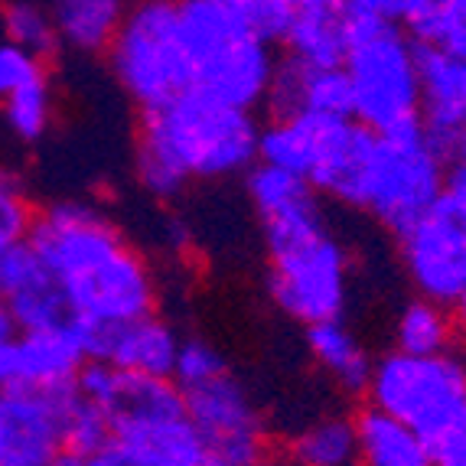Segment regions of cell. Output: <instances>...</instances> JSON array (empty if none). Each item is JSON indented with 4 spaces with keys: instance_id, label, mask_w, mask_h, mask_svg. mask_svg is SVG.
<instances>
[{
    "instance_id": "6da1fadb",
    "label": "cell",
    "mask_w": 466,
    "mask_h": 466,
    "mask_svg": "<svg viewBox=\"0 0 466 466\" xmlns=\"http://www.w3.org/2000/svg\"><path fill=\"white\" fill-rule=\"evenodd\" d=\"M26 245L59 280L78 327H121L154 313L157 278L147 258L92 202L36 209Z\"/></svg>"
},
{
    "instance_id": "7a4b0ae2",
    "label": "cell",
    "mask_w": 466,
    "mask_h": 466,
    "mask_svg": "<svg viewBox=\"0 0 466 466\" xmlns=\"http://www.w3.org/2000/svg\"><path fill=\"white\" fill-rule=\"evenodd\" d=\"M258 137L261 125L251 111L187 92L140 121L134 157L140 187L157 199H170L187 189L189 179L248 173L258 160Z\"/></svg>"
},
{
    "instance_id": "3957f363",
    "label": "cell",
    "mask_w": 466,
    "mask_h": 466,
    "mask_svg": "<svg viewBox=\"0 0 466 466\" xmlns=\"http://www.w3.org/2000/svg\"><path fill=\"white\" fill-rule=\"evenodd\" d=\"M352 121L372 134L420 125L418 46L395 20V0H342Z\"/></svg>"
},
{
    "instance_id": "277c9868",
    "label": "cell",
    "mask_w": 466,
    "mask_h": 466,
    "mask_svg": "<svg viewBox=\"0 0 466 466\" xmlns=\"http://www.w3.org/2000/svg\"><path fill=\"white\" fill-rule=\"evenodd\" d=\"M179 16L193 53V92L251 115L268 105L278 56L248 30L245 0H183Z\"/></svg>"
},
{
    "instance_id": "5b68a950",
    "label": "cell",
    "mask_w": 466,
    "mask_h": 466,
    "mask_svg": "<svg viewBox=\"0 0 466 466\" xmlns=\"http://www.w3.org/2000/svg\"><path fill=\"white\" fill-rule=\"evenodd\" d=\"M271 297L303 327L339 319L350 300V255L333 238L323 206L265 222Z\"/></svg>"
},
{
    "instance_id": "8992f818",
    "label": "cell",
    "mask_w": 466,
    "mask_h": 466,
    "mask_svg": "<svg viewBox=\"0 0 466 466\" xmlns=\"http://www.w3.org/2000/svg\"><path fill=\"white\" fill-rule=\"evenodd\" d=\"M447 160L437 154L424 127L411 125L375 134L346 206L369 212L381 226L401 235L443 199Z\"/></svg>"
},
{
    "instance_id": "52a82bcc",
    "label": "cell",
    "mask_w": 466,
    "mask_h": 466,
    "mask_svg": "<svg viewBox=\"0 0 466 466\" xmlns=\"http://www.w3.org/2000/svg\"><path fill=\"white\" fill-rule=\"evenodd\" d=\"M101 411L111 420V451L125 466H199L209 457L170 379L117 372Z\"/></svg>"
},
{
    "instance_id": "ba28073f",
    "label": "cell",
    "mask_w": 466,
    "mask_h": 466,
    "mask_svg": "<svg viewBox=\"0 0 466 466\" xmlns=\"http://www.w3.org/2000/svg\"><path fill=\"white\" fill-rule=\"evenodd\" d=\"M108 63L117 86L144 115L193 92V53L179 4L144 0L127 7L125 24L108 49Z\"/></svg>"
},
{
    "instance_id": "9c48e42d",
    "label": "cell",
    "mask_w": 466,
    "mask_h": 466,
    "mask_svg": "<svg viewBox=\"0 0 466 466\" xmlns=\"http://www.w3.org/2000/svg\"><path fill=\"white\" fill-rule=\"evenodd\" d=\"M369 408L401 420L428 443H441L466 424V362L457 352L408 356L385 352L372 362Z\"/></svg>"
},
{
    "instance_id": "30bf717a",
    "label": "cell",
    "mask_w": 466,
    "mask_h": 466,
    "mask_svg": "<svg viewBox=\"0 0 466 466\" xmlns=\"http://www.w3.org/2000/svg\"><path fill=\"white\" fill-rule=\"evenodd\" d=\"M372 137L375 134L356 125L352 117H274L271 125L261 127V137H258V164L294 173L317 193L346 202Z\"/></svg>"
},
{
    "instance_id": "8fae6325",
    "label": "cell",
    "mask_w": 466,
    "mask_h": 466,
    "mask_svg": "<svg viewBox=\"0 0 466 466\" xmlns=\"http://www.w3.org/2000/svg\"><path fill=\"white\" fill-rule=\"evenodd\" d=\"M187 418L206 453L232 466H261L268 460V424L255 398L235 375H218L183 391Z\"/></svg>"
},
{
    "instance_id": "7c38bea8",
    "label": "cell",
    "mask_w": 466,
    "mask_h": 466,
    "mask_svg": "<svg viewBox=\"0 0 466 466\" xmlns=\"http://www.w3.org/2000/svg\"><path fill=\"white\" fill-rule=\"evenodd\" d=\"M401 265L418 297L441 307H453L466 290V222L453 212L451 202L434 209L398 235Z\"/></svg>"
},
{
    "instance_id": "4fadbf2b",
    "label": "cell",
    "mask_w": 466,
    "mask_h": 466,
    "mask_svg": "<svg viewBox=\"0 0 466 466\" xmlns=\"http://www.w3.org/2000/svg\"><path fill=\"white\" fill-rule=\"evenodd\" d=\"M69 398L72 391L0 389V466H53L66 457Z\"/></svg>"
},
{
    "instance_id": "5bb4252c",
    "label": "cell",
    "mask_w": 466,
    "mask_h": 466,
    "mask_svg": "<svg viewBox=\"0 0 466 466\" xmlns=\"http://www.w3.org/2000/svg\"><path fill=\"white\" fill-rule=\"evenodd\" d=\"M0 303L14 317L16 333L76 327V313L59 280L26 241L0 258Z\"/></svg>"
},
{
    "instance_id": "9a60e30c",
    "label": "cell",
    "mask_w": 466,
    "mask_h": 466,
    "mask_svg": "<svg viewBox=\"0 0 466 466\" xmlns=\"http://www.w3.org/2000/svg\"><path fill=\"white\" fill-rule=\"evenodd\" d=\"M88 362H105L125 375L170 379L179 336L160 317H140L121 327H82Z\"/></svg>"
},
{
    "instance_id": "2e32d148",
    "label": "cell",
    "mask_w": 466,
    "mask_h": 466,
    "mask_svg": "<svg viewBox=\"0 0 466 466\" xmlns=\"http://www.w3.org/2000/svg\"><path fill=\"white\" fill-rule=\"evenodd\" d=\"M420 127L443 160H453L466 134V63L418 46Z\"/></svg>"
},
{
    "instance_id": "e0dca14e",
    "label": "cell",
    "mask_w": 466,
    "mask_h": 466,
    "mask_svg": "<svg viewBox=\"0 0 466 466\" xmlns=\"http://www.w3.org/2000/svg\"><path fill=\"white\" fill-rule=\"evenodd\" d=\"M86 362V336L78 323L20 333L14 346V385L30 391H72Z\"/></svg>"
},
{
    "instance_id": "ac0fdd59",
    "label": "cell",
    "mask_w": 466,
    "mask_h": 466,
    "mask_svg": "<svg viewBox=\"0 0 466 466\" xmlns=\"http://www.w3.org/2000/svg\"><path fill=\"white\" fill-rule=\"evenodd\" d=\"M274 117L288 115H323L352 117L350 82L342 69H307L294 59H278L271 95H268Z\"/></svg>"
},
{
    "instance_id": "d6986e66",
    "label": "cell",
    "mask_w": 466,
    "mask_h": 466,
    "mask_svg": "<svg viewBox=\"0 0 466 466\" xmlns=\"http://www.w3.org/2000/svg\"><path fill=\"white\" fill-rule=\"evenodd\" d=\"M284 49L288 59L307 69H342L346 24L339 14V0H297Z\"/></svg>"
},
{
    "instance_id": "ffe728a7",
    "label": "cell",
    "mask_w": 466,
    "mask_h": 466,
    "mask_svg": "<svg viewBox=\"0 0 466 466\" xmlns=\"http://www.w3.org/2000/svg\"><path fill=\"white\" fill-rule=\"evenodd\" d=\"M359 466H434V443L389 414L362 408L356 414Z\"/></svg>"
},
{
    "instance_id": "44dd1931",
    "label": "cell",
    "mask_w": 466,
    "mask_h": 466,
    "mask_svg": "<svg viewBox=\"0 0 466 466\" xmlns=\"http://www.w3.org/2000/svg\"><path fill=\"white\" fill-rule=\"evenodd\" d=\"M49 14H53L59 46L98 56L111 49L117 30L125 24L127 7L117 0H56Z\"/></svg>"
},
{
    "instance_id": "7402d4cb",
    "label": "cell",
    "mask_w": 466,
    "mask_h": 466,
    "mask_svg": "<svg viewBox=\"0 0 466 466\" xmlns=\"http://www.w3.org/2000/svg\"><path fill=\"white\" fill-rule=\"evenodd\" d=\"M395 20L414 46L437 49L466 63V0H395Z\"/></svg>"
},
{
    "instance_id": "603a6c76",
    "label": "cell",
    "mask_w": 466,
    "mask_h": 466,
    "mask_svg": "<svg viewBox=\"0 0 466 466\" xmlns=\"http://www.w3.org/2000/svg\"><path fill=\"white\" fill-rule=\"evenodd\" d=\"M307 350H310L313 362H317L342 391H352V395L366 391L369 375H372V359H369L366 346L356 339V333H352L342 319H329V323L307 327Z\"/></svg>"
},
{
    "instance_id": "cb8c5ba5",
    "label": "cell",
    "mask_w": 466,
    "mask_h": 466,
    "mask_svg": "<svg viewBox=\"0 0 466 466\" xmlns=\"http://www.w3.org/2000/svg\"><path fill=\"white\" fill-rule=\"evenodd\" d=\"M288 460L297 466H359L356 420L323 414L290 437Z\"/></svg>"
},
{
    "instance_id": "d4e9b609",
    "label": "cell",
    "mask_w": 466,
    "mask_h": 466,
    "mask_svg": "<svg viewBox=\"0 0 466 466\" xmlns=\"http://www.w3.org/2000/svg\"><path fill=\"white\" fill-rule=\"evenodd\" d=\"M453 339H457V323H453L451 307H441V303L418 297V300H411L398 313V352H408V356H443V352H453Z\"/></svg>"
},
{
    "instance_id": "484cf974",
    "label": "cell",
    "mask_w": 466,
    "mask_h": 466,
    "mask_svg": "<svg viewBox=\"0 0 466 466\" xmlns=\"http://www.w3.org/2000/svg\"><path fill=\"white\" fill-rule=\"evenodd\" d=\"M0 20H4V33H7V43H14L16 49L36 56L39 63L53 56L59 49V39H56L53 14L43 4H33V0H14L0 10Z\"/></svg>"
},
{
    "instance_id": "4316f807",
    "label": "cell",
    "mask_w": 466,
    "mask_h": 466,
    "mask_svg": "<svg viewBox=\"0 0 466 466\" xmlns=\"http://www.w3.org/2000/svg\"><path fill=\"white\" fill-rule=\"evenodd\" d=\"M0 111H4V121L7 127L16 134L20 140L33 144L43 134L53 127V111H56V98H53V86L49 78H36L30 86H24L20 92H14L10 98L0 101Z\"/></svg>"
},
{
    "instance_id": "83f0119b",
    "label": "cell",
    "mask_w": 466,
    "mask_h": 466,
    "mask_svg": "<svg viewBox=\"0 0 466 466\" xmlns=\"http://www.w3.org/2000/svg\"><path fill=\"white\" fill-rule=\"evenodd\" d=\"M63 441L69 457H95V453L111 451V420L108 414L95 408V404L82 401L72 391L69 408H66L63 420Z\"/></svg>"
},
{
    "instance_id": "f1b7e54d",
    "label": "cell",
    "mask_w": 466,
    "mask_h": 466,
    "mask_svg": "<svg viewBox=\"0 0 466 466\" xmlns=\"http://www.w3.org/2000/svg\"><path fill=\"white\" fill-rule=\"evenodd\" d=\"M33 218H36V206L26 193L24 179L7 167H0V255L24 245Z\"/></svg>"
},
{
    "instance_id": "f546056e",
    "label": "cell",
    "mask_w": 466,
    "mask_h": 466,
    "mask_svg": "<svg viewBox=\"0 0 466 466\" xmlns=\"http://www.w3.org/2000/svg\"><path fill=\"white\" fill-rule=\"evenodd\" d=\"M226 359L222 352L206 339H179V352L177 362H173V375L170 381L179 391H193L206 381L226 375Z\"/></svg>"
},
{
    "instance_id": "4dcf8cb0",
    "label": "cell",
    "mask_w": 466,
    "mask_h": 466,
    "mask_svg": "<svg viewBox=\"0 0 466 466\" xmlns=\"http://www.w3.org/2000/svg\"><path fill=\"white\" fill-rule=\"evenodd\" d=\"M297 0H245V16H248V30L255 33L261 43L274 46L284 43L294 20Z\"/></svg>"
},
{
    "instance_id": "1f68e13d",
    "label": "cell",
    "mask_w": 466,
    "mask_h": 466,
    "mask_svg": "<svg viewBox=\"0 0 466 466\" xmlns=\"http://www.w3.org/2000/svg\"><path fill=\"white\" fill-rule=\"evenodd\" d=\"M43 76H46V69H43L36 56L16 49L7 39L0 43V101L10 98L14 92H20L24 86H30V82H36Z\"/></svg>"
},
{
    "instance_id": "d6a6232c",
    "label": "cell",
    "mask_w": 466,
    "mask_h": 466,
    "mask_svg": "<svg viewBox=\"0 0 466 466\" xmlns=\"http://www.w3.org/2000/svg\"><path fill=\"white\" fill-rule=\"evenodd\" d=\"M443 202H451L453 212L466 222V154L453 157L447 170V187H443Z\"/></svg>"
},
{
    "instance_id": "836d02e7",
    "label": "cell",
    "mask_w": 466,
    "mask_h": 466,
    "mask_svg": "<svg viewBox=\"0 0 466 466\" xmlns=\"http://www.w3.org/2000/svg\"><path fill=\"white\" fill-rule=\"evenodd\" d=\"M434 466H466V431L434 443Z\"/></svg>"
},
{
    "instance_id": "e575fe53",
    "label": "cell",
    "mask_w": 466,
    "mask_h": 466,
    "mask_svg": "<svg viewBox=\"0 0 466 466\" xmlns=\"http://www.w3.org/2000/svg\"><path fill=\"white\" fill-rule=\"evenodd\" d=\"M69 466H125V460L115 451L95 453V457H69Z\"/></svg>"
},
{
    "instance_id": "d590c367",
    "label": "cell",
    "mask_w": 466,
    "mask_h": 466,
    "mask_svg": "<svg viewBox=\"0 0 466 466\" xmlns=\"http://www.w3.org/2000/svg\"><path fill=\"white\" fill-rule=\"evenodd\" d=\"M16 323H14V317L7 313V307L0 303V339H16Z\"/></svg>"
},
{
    "instance_id": "8d00e7d4",
    "label": "cell",
    "mask_w": 466,
    "mask_h": 466,
    "mask_svg": "<svg viewBox=\"0 0 466 466\" xmlns=\"http://www.w3.org/2000/svg\"><path fill=\"white\" fill-rule=\"evenodd\" d=\"M453 313V323H457V333H466V290L457 297V303L451 307Z\"/></svg>"
},
{
    "instance_id": "74e56055",
    "label": "cell",
    "mask_w": 466,
    "mask_h": 466,
    "mask_svg": "<svg viewBox=\"0 0 466 466\" xmlns=\"http://www.w3.org/2000/svg\"><path fill=\"white\" fill-rule=\"evenodd\" d=\"M261 466H297V463H290L288 457H268V460H265V463H261Z\"/></svg>"
},
{
    "instance_id": "f35d334b",
    "label": "cell",
    "mask_w": 466,
    "mask_h": 466,
    "mask_svg": "<svg viewBox=\"0 0 466 466\" xmlns=\"http://www.w3.org/2000/svg\"><path fill=\"white\" fill-rule=\"evenodd\" d=\"M199 466H232V463H226V460H216V457H206Z\"/></svg>"
},
{
    "instance_id": "ab89813d",
    "label": "cell",
    "mask_w": 466,
    "mask_h": 466,
    "mask_svg": "<svg viewBox=\"0 0 466 466\" xmlns=\"http://www.w3.org/2000/svg\"><path fill=\"white\" fill-rule=\"evenodd\" d=\"M460 154H466V134H463V147H460ZM460 154H457V157H460Z\"/></svg>"
},
{
    "instance_id": "60d3db41",
    "label": "cell",
    "mask_w": 466,
    "mask_h": 466,
    "mask_svg": "<svg viewBox=\"0 0 466 466\" xmlns=\"http://www.w3.org/2000/svg\"><path fill=\"white\" fill-rule=\"evenodd\" d=\"M463 431H466V424H463Z\"/></svg>"
}]
</instances>
